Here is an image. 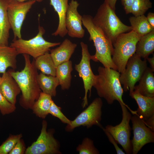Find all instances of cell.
<instances>
[{
	"label": "cell",
	"instance_id": "1",
	"mask_svg": "<svg viewBox=\"0 0 154 154\" xmlns=\"http://www.w3.org/2000/svg\"><path fill=\"white\" fill-rule=\"evenodd\" d=\"M25 66L20 71L14 70H8L18 83L22 92L19 103L23 108L32 109L35 102L41 92L37 81L38 69L35 64L34 59L31 62L29 55L23 54Z\"/></svg>",
	"mask_w": 154,
	"mask_h": 154
},
{
	"label": "cell",
	"instance_id": "2",
	"mask_svg": "<svg viewBox=\"0 0 154 154\" xmlns=\"http://www.w3.org/2000/svg\"><path fill=\"white\" fill-rule=\"evenodd\" d=\"M98 74L95 75L93 86L100 98H104L109 104L115 100L125 106L133 115H137L126 105L122 99L123 90L119 80L120 73L117 70L104 67L99 66Z\"/></svg>",
	"mask_w": 154,
	"mask_h": 154
},
{
	"label": "cell",
	"instance_id": "3",
	"mask_svg": "<svg viewBox=\"0 0 154 154\" xmlns=\"http://www.w3.org/2000/svg\"><path fill=\"white\" fill-rule=\"evenodd\" d=\"M82 16V24L88 32L89 40L93 41L96 49L95 53L91 55V60L100 62L104 67L117 70L112 58L113 52L112 43L94 24L91 16L84 15Z\"/></svg>",
	"mask_w": 154,
	"mask_h": 154
},
{
	"label": "cell",
	"instance_id": "4",
	"mask_svg": "<svg viewBox=\"0 0 154 154\" xmlns=\"http://www.w3.org/2000/svg\"><path fill=\"white\" fill-rule=\"evenodd\" d=\"M92 20L112 44L120 34L132 30L131 26L121 21L115 11L105 2L100 5Z\"/></svg>",
	"mask_w": 154,
	"mask_h": 154
},
{
	"label": "cell",
	"instance_id": "5",
	"mask_svg": "<svg viewBox=\"0 0 154 154\" xmlns=\"http://www.w3.org/2000/svg\"><path fill=\"white\" fill-rule=\"evenodd\" d=\"M140 37L132 30L120 34L113 44L112 60L120 73L124 71L128 60L135 53Z\"/></svg>",
	"mask_w": 154,
	"mask_h": 154
},
{
	"label": "cell",
	"instance_id": "6",
	"mask_svg": "<svg viewBox=\"0 0 154 154\" xmlns=\"http://www.w3.org/2000/svg\"><path fill=\"white\" fill-rule=\"evenodd\" d=\"M45 30L41 26L38 27V32L36 36L28 40L20 38L13 39L10 46L14 48L19 54H26L35 59L46 53L50 48L60 45V42L47 41L43 37Z\"/></svg>",
	"mask_w": 154,
	"mask_h": 154
},
{
	"label": "cell",
	"instance_id": "7",
	"mask_svg": "<svg viewBox=\"0 0 154 154\" xmlns=\"http://www.w3.org/2000/svg\"><path fill=\"white\" fill-rule=\"evenodd\" d=\"M141 58L135 53L128 60L125 70L120 74L119 80L123 91L129 90V95L148 67L147 60H142Z\"/></svg>",
	"mask_w": 154,
	"mask_h": 154
},
{
	"label": "cell",
	"instance_id": "8",
	"mask_svg": "<svg viewBox=\"0 0 154 154\" xmlns=\"http://www.w3.org/2000/svg\"><path fill=\"white\" fill-rule=\"evenodd\" d=\"M122 111V119L119 124L115 126L107 125L105 129L113 136L117 143L122 147L127 154L132 153V148L130 139L131 128L129 125L131 115L127 107L119 103Z\"/></svg>",
	"mask_w": 154,
	"mask_h": 154
},
{
	"label": "cell",
	"instance_id": "9",
	"mask_svg": "<svg viewBox=\"0 0 154 154\" xmlns=\"http://www.w3.org/2000/svg\"><path fill=\"white\" fill-rule=\"evenodd\" d=\"M103 102L100 98L95 99L80 114L69 124H67L65 130L67 131H72L75 128L81 126L89 128L93 125L101 128L100 123L102 115V108Z\"/></svg>",
	"mask_w": 154,
	"mask_h": 154
},
{
	"label": "cell",
	"instance_id": "10",
	"mask_svg": "<svg viewBox=\"0 0 154 154\" xmlns=\"http://www.w3.org/2000/svg\"><path fill=\"white\" fill-rule=\"evenodd\" d=\"M47 123L44 120L42 123L40 133L37 141L26 149V154H61L60 144L53 135L54 130L47 131Z\"/></svg>",
	"mask_w": 154,
	"mask_h": 154
},
{
	"label": "cell",
	"instance_id": "11",
	"mask_svg": "<svg viewBox=\"0 0 154 154\" xmlns=\"http://www.w3.org/2000/svg\"><path fill=\"white\" fill-rule=\"evenodd\" d=\"M36 1L33 0L20 2L8 0L7 14L14 39L21 38V30L26 15Z\"/></svg>",
	"mask_w": 154,
	"mask_h": 154
},
{
	"label": "cell",
	"instance_id": "12",
	"mask_svg": "<svg viewBox=\"0 0 154 154\" xmlns=\"http://www.w3.org/2000/svg\"><path fill=\"white\" fill-rule=\"evenodd\" d=\"M82 56L80 63L76 64L75 68L78 72L79 76L82 78L85 90V95L83 99L82 107L84 108L88 104L87 94L89 93V97L91 94V90L94 82L95 75L93 73L90 65L91 56L87 44L81 42Z\"/></svg>",
	"mask_w": 154,
	"mask_h": 154
},
{
	"label": "cell",
	"instance_id": "13",
	"mask_svg": "<svg viewBox=\"0 0 154 154\" xmlns=\"http://www.w3.org/2000/svg\"><path fill=\"white\" fill-rule=\"evenodd\" d=\"M133 136L131 141L133 154H137L146 144L154 142V131L137 115L131 116Z\"/></svg>",
	"mask_w": 154,
	"mask_h": 154
},
{
	"label": "cell",
	"instance_id": "14",
	"mask_svg": "<svg viewBox=\"0 0 154 154\" xmlns=\"http://www.w3.org/2000/svg\"><path fill=\"white\" fill-rule=\"evenodd\" d=\"M79 5L76 1L71 0L66 11L65 24L67 34L72 38H81L85 34V30L82 26V16L77 9Z\"/></svg>",
	"mask_w": 154,
	"mask_h": 154
},
{
	"label": "cell",
	"instance_id": "15",
	"mask_svg": "<svg viewBox=\"0 0 154 154\" xmlns=\"http://www.w3.org/2000/svg\"><path fill=\"white\" fill-rule=\"evenodd\" d=\"M130 96L136 101L137 115L144 122L154 117V97L143 96L135 90Z\"/></svg>",
	"mask_w": 154,
	"mask_h": 154
},
{
	"label": "cell",
	"instance_id": "16",
	"mask_svg": "<svg viewBox=\"0 0 154 154\" xmlns=\"http://www.w3.org/2000/svg\"><path fill=\"white\" fill-rule=\"evenodd\" d=\"M0 91L8 101L15 105L17 97L21 90L18 83L8 70L3 74L1 77Z\"/></svg>",
	"mask_w": 154,
	"mask_h": 154
},
{
	"label": "cell",
	"instance_id": "17",
	"mask_svg": "<svg viewBox=\"0 0 154 154\" xmlns=\"http://www.w3.org/2000/svg\"><path fill=\"white\" fill-rule=\"evenodd\" d=\"M76 44L65 39L60 46L50 50V54L56 68L58 65L69 60L76 47Z\"/></svg>",
	"mask_w": 154,
	"mask_h": 154
},
{
	"label": "cell",
	"instance_id": "18",
	"mask_svg": "<svg viewBox=\"0 0 154 154\" xmlns=\"http://www.w3.org/2000/svg\"><path fill=\"white\" fill-rule=\"evenodd\" d=\"M68 0H50V4L57 13L59 18L58 27L52 34L54 36L59 35L63 37L67 33L65 24V19L68 6Z\"/></svg>",
	"mask_w": 154,
	"mask_h": 154
},
{
	"label": "cell",
	"instance_id": "19",
	"mask_svg": "<svg viewBox=\"0 0 154 154\" xmlns=\"http://www.w3.org/2000/svg\"><path fill=\"white\" fill-rule=\"evenodd\" d=\"M18 54L14 48L0 45V73H5L8 67L17 68L16 57Z\"/></svg>",
	"mask_w": 154,
	"mask_h": 154
},
{
	"label": "cell",
	"instance_id": "20",
	"mask_svg": "<svg viewBox=\"0 0 154 154\" xmlns=\"http://www.w3.org/2000/svg\"><path fill=\"white\" fill-rule=\"evenodd\" d=\"M154 71L147 67L138 85L135 86L134 90L137 91L141 94L148 97H154Z\"/></svg>",
	"mask_w": 154,
	"mask_h": 154
},
{
	"label": "cell",
	"instance_id": "21",
	"mask_svg": "<svg viewBox=\"0 0 154 154\" xmlns=\"http://www.w3.org/2000/svg\"><path fill=\"white\" fill-rule=\"evenodd\" d=\"M8 0H0V45L8 46L11 29L7 14Z\"/></svg>",
	"mask_w": 154,
	"mask_h": 154
},
{
	"label": "cell",
	"instance_id": "22",
	"mask_svg": "<svg viewBox=\"0 0 154 154\" xmlns=\"http://www.w3.org/2000/svg\"><path fill=\"white\" fill-rule=\"evenodd\" d=\"M154 51V30L141 37L138 42L135 53L146 59Z\"/></svg>",
	"mask_w": 154,
	"mask_h": 154
},
{
	"label": "cell",
	"instance_id": "23",
	"mask_svg": "<svg viewBox=\"0 0 154 154\" xmlns=\"http://www.w3.org/2000/svg\"><path fill=\"white\" fill-rule=\"evenodd\" d=\"M73 70L72 62L70 60L63 63L56 68V76L58 79L62 90L68 89L71 86Z\"/></svg>",
	"mask_w": 154,
	"mask_h": 154
},
{
	"label": "cell",
	"instance_id": "24",
	"mask_svg": "<svg viewBox=\"0 0 154 154\" xmlns=\"http://www.w3.org/2000/svg\"><path fill=\"white\" fill-rule=\"evenodd\" d=\"M37 79L39 88L43 92L52 97L56 96V88L60 84L56 76H47L41 72L38 74Z\"/></svg>",
	"mask_w": 154,
	"mask_h": 154
},
{
	"label": "cell",
	"instance_id": "25",
	"mask_svg": "<svg viewBox=\"0 0 154 154\" xmlns=\"http://www.w3.org/2000/svg\"><path fill=\"white\" fill-rule=\"evenodd\" d=\"M52 100L51 96L41 92L31 110L36 116L42 119H45L49 114V108Z\"/></svg>",
	"mask_w": 154,
	"mask_h": 154
},
{
	"label": "cell",
	"instance_id": "26",
	"mask_svg": "<svg viewBox=\"0 0 154 154\" xmlns=\"http://www.w3.org/2000/svg\"><path fill=\"white\" fill-rule=\"evenodd\" d=\"M129 20L132 30L140 37L154 30L144 15L131 17Z\"/></svg>",
	"mask_w": 154,
	"mask_h": 154
},
{
	"label": "cell",
	"instance_id": "27",
	"mask_svg": "<svg viewBox=\"0 0 154 154\" xmlns=\"http://www.w3.org/2000/svg\"><path fill=\"white\" fill-rule=\"evenodd\" d=\"M34 62L37 68L40 70L41 73L56 76V68L49 52L34 59Z\"/></svg>",
	"mask_w": 154,
	"mask_h": 154
},
{
	"label": "cell",
	"instance_id": "28",
	"mask_svg": "<svg viewBox=\"0 0 154 154\" xmlns=\"http://www.w3.org/2000/svg\"><path fill=\"white\" fill-rule=\"evenodd\" d=\"M152 7V3L150 0H134L131 7V13L134 16L144 15Z\"/></svg>",
	"mask_w": 154,
	"mask_h": 154
},
{
	"label": "cell",
	"instance_id": "29",
	"mask_svg": "<svg viewBox=\"0 0 154 154\" xmlns=\"http://www.w3.org/2000/svg\"><path fill=\"white\" fill-rule=\"evenodd\" d=\"M80 154H98L99 152L95 147L93 141L88 137L85 138L76 148Z\"/></svg>",
	"mask_w": 154,
	"mask_h": 154
},
{
	"label": "cell",
	"instance_id": "30",
	"mask_svg": "<svg viewBox=\"0 0 154 154\" xmlns=\"http://www.w3.org/2000/svg\"><path fill=\"white\" fill-rule=\"evenodd\" d=\"M21 134L11 135L0 146V154H9L17 142L21 138Z\"/></svg>",
	"mask_w": 154,
	"mask_h": 154
},
{
	"label": "cell",
	"instance_id": "31",
	"mask_svg": "<svg viewBox=\"0 0 154 154\" xmlns=\"http://www.w3.org/2000/svg\"><path fill=\"white\" fill-rule=\"evenodd\" d=\"M15 105L8 101L0 91V111L3 115L9 114L16 110Z\"/></svg>",
	"mask_w": 154,
	"mask_h": 154
},
{
	"label": "cell",
	"instance_id": "32",
	"mask_svg": "<svg viewBox=\"0 0 154 154\" xmlns=\"http://www.w3.org/2000/svg\"><path fill=\"white\" fill-rule=\"evenodd\" d=\"M49 114L57 117L64 123L67 124L70 123L71 121L62 113L61 108L57 106L52 100L49 110Z\"/></svg>",
	"mask_w": 154,
	"mask_h": 154
},
{
	"label": "cell",
	"instance_id": "33",
	"mask_svg": "<svg viewBox=\"0 0 154 154\" xmlns=\"http://www.w3.org/2000/svg\"><path fill=\"white\" fill-rule=\"evenodd\" d=\"M26 148L24 141L20 139L16 144L9 154H23L25 153Z\"/></svg>",
	"mask_w": 154,
	"mask_h": 154
},
{
	"label": "cell",
	"instance_id": "34",
	"mask_svg": "<svg viewBox=\"0 0 154 154\" xmlns=\"http://www.w3.org/2000/svg\"><path fill=\"white\" fill-rule=\"evenodd\" d=\"M101 128L102 129L105 133L107 136L109 140L114 146L117 154H125L123 150L119 147L117 145V143L111 134L108 132L102 126Z\"/></svg>",
	"mask_w": 154,
	"mask_h": 154
},
{
	"label": "cell",
	"instance_id": "35",
	"mask_svg": "<svg viewBox=\"0 0 154 154\" xmlns=\"http://www.w3.org/2000/svg\"><path fill=\"white\" fill-rule=\"evenodd\" d=\"M125 13H131V7L134 0H121Z\"/></svg>",
	"mask_w": 154,
	"mask_h": 154
},
{
	"label": "cell",
	"instance_id": "36",
	"mask_svg": "<svg viewBox=\"0 0 154 154\" xmlns=\"http://www.w3.org/2000/svg\"><path fill=\"white\" fill-rule=\"evenodd\" d=\"M146 17L149 24L154 28V13L149 12Z\"/></svg>",
	"mask_w": 154,
	"mask_h": 154
},
{
	"label": "cell",
	"instance_id": "37",
	"mask_svg": "<svg viewBox=\"0 0 154 154\" xmlns=\"http://www.w3.org/2000/svg\"><path fill=\"white\" fill-rule=\"evenodd\" d=\"M117 1V0H105L104 2L108 4L115 11Z\"/></svg>",
	"mask_w": 154,
	"mask_h": 154
},
{
	"label": "cell",
	"instance_id": "38",
	"mask_svg": "<svg viewBox=\"0 0 154 154\" xmlns=\"http://www.w3.org/2000/svg\"><path fill=\"white\" fill-rule=\"evenodd\" d=\"M149 63L150 64L151 66V68L154 71V54L153 56L151 58L148 57L147 59Z\"/></svg>",
	"mask_w": 154,
	"mask_h": 154
},
{
	"label": "cell",
	"instance_id": "39",
	"mask_svg": "<svg viewBox=\"0 0 154 154\" xmlns=\"http://www.w3.org/2000/svg\"><path fill=\"white\" fill-rule=\"evenodd\" d=\"M17 1H20V2H24L25 1H31V0H33V1H37L38 2H40L42 1L43 0H15Z\"/></svg>",
	"mask_w": 154,
	"mask_h": 154
},
{
	"label": "cell",
	"instance_id": "40",
	"mask_svg": "<svg viewBox=\"0 0 154 154\" xmlns=\"http://www.w3.org/2000/svg\"><path fill=\"white\" fill-rule=\"evenodd\" d=\"M1 76H0V81H1Z\"/></svg>",
	"mask_w": 154,
	"mask_h": 154
}]
</instances>
